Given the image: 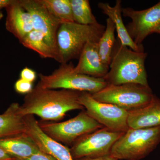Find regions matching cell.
Masks as SVG:
<instances>
[{"label": "cell", "instance_id": "16", "mask_svg": "<svg viewBox=\"0 0 160 160\" xmlns=\"http://www.w3.org/2000/svg\"><path fill=\"white\" fill-rule=\"evenodd\" d=\"M0 147L16 160L27 158L41 151L26 133L0 138Z\"/></svg>", "mask_w": 160, "mask_h": 160}, {"label": "cell", "instance_id": "11", "mask_svg": "<svg viewBox=\"0 0 160 160\" xmlns=\"http://www.w3.org/2000/svg\"><path fill=\"white\" fill-rule=\"evenodd\" d=\"M21 6L31 16L33 30L41 32L59 61L57 35L61 23L48 11L40 0H19Z\"/></svg>", "mask_w": 160, "mask_h": 160}, {"label": "cell", "instance_id": "12", "mask_svg": "<svg viewBox=\"0 0 160 160\" xmlns=\"http://www.w3.org/2000/svg\"><path fill=\"white\" fill-rule=\"evenodd\" d=\"M26 134L37 145L40 151L58 160H74L69 149L48 136L40 128L34 115L24 116Z\"/></svg>", "mask_w": 160, "mask_h": 160}, {"label": "cell", "instance_id": "22", "mask_svg": "<svg viewBox=\"0 0 160 160\" xmlns=\"http://www.w3.org/2000/svg\"><path fill=\"white\" fill-rule=\"evenodd\" d=\"M74 22L82 25L97 24L88 0H70Z\"/></svg>", "mask_w": 160, "mask_h": 160}, {"label": "cell", "instance_id": "18", "mask_svg": "<svg viewBox=\"0 0 160 160\" xmlns=\"http://www.w3.org/2000/svg\"><path fill=\"white\" fill-rule=\"evenodd\" d=\"M20 109L18 103H12L4 113L0 114V138L26 133L24 116L21 114Z\"/></svg>", "mask_w": 160, "mask_h": 160}, {"label": "cell", "instance_id": "24", "mask_svg": "<svg viewBox=\"0 0 160 160\" xmlns=\"http://www.w3.org/2000/svg\"><path fill=\"white\" fill-rule=\"evenodd\" d=\"M37 78L36 72L33 69L25 67L21 72L20 78L25 80L29 82L33 83Z\"/></svg>", "mask_w": 160, "mask_h": 160}, {"label": "cell", "instance_id": "15", "mask_svg": "<svg viewBox=\"0 0 160 160\" xmlns=\"http://www.w3.org/2000/svg\"><path fill=\"white\" fill-rule=\"evenodd\" d=\"M129 128H152L160 126V99L154 95L146 106L128 112Z\"/></svg>", "mask_w": 160, "mask_h": 160}, {"label": "cell", "instance_id": "13", "mask_svg": "<svg viewBox=\"0 0 160 160\" xmlns=\"http://www.w3.org/2000/svg\"><path fill=\"white\" fill-rule=\"evenodd\" d=\"M98 43L89 42L84 47L74 66L78 73L96 78H104L109 71V66L102 62L98 51Z\"/></svg>", "mask_w": 160, "mask_h": 160}, {"label": "cell", "instance_id": "28", "mask_svg": "<svg viewBox=\"0 0 160 160\" xmlns=\"http://www.w3.org/2000/svg\"><path fill=\"white\" fill-rule=\"evenodd\" d=\"M15 0H0V11L3 8L6 9L9 5L14 2Z\"/></svg>", "mask_w": 160, "mask_h": 160}, {"label": "cell", "instance_id": "27", "mask_svg": "<svg viewBox=\"0 0 160 160\" xmlns=\"http://www.w3.org/2000/svg\"><path fill=\"white\" fill-rule=\"evenodd\" d=\"M0 160H16V159L0 147Z\"/></svg>", "mask_w": 160, "mask_h": 160}, {"label": "cell", "instance_id": "25", "mask_svg": "<svg viewBox=\"0 0 160 160\" xmlns=\"http://www.w3.org/2000/svg\"><path fill=\"white\" fill-rule=\"evenodd\" d=\"M21 160H58L53 157L40 151L30 157Z\"/></svg>", "mask_w": 160, "mask_h": 160}, {"label": "cell", "instance_id": "14", "mask_svg": "<svg viewBox=\"0 0 160 160\" xmlns=\"http://www.w3.org/2000/svg\"><path fill=\"white\" fill-rule=\"evenodd\" d=\"M6 28L21 42L30 32L33 30L31 16L21 6L19 0L6 8Z\"/></svg>", "mask_w": 160, "mask_h": 160}, {"label": "cell", "instance_id": "8", "mask_svg": "<svg viewBox=\"0 0 160 160\" xmlns=\"http://www.w3.org/2000/svg\"><path fill=\"white\" fill-rule=\"evenodd\" d=\"M79 102L87 113L103 127L116 132H125L129 129L128 112L125 109L98 102L86 92H80Z\"/></svg>", "mask_w": 160, "mask_h": 160}, {"label": "cell", "instance_id": "7", "mask_svg": "<svg viewBox=\"0 0 160 160\" xmlns=\"http://www.w3.org/2000/svg\"><path fill=\"white\" fill-rule=\"evenodd\" d=\"M38 124L41 129L49 137L69 146H72L83 136L104 127L85 110L67 121L53 122L41 120Z\"/></svg>", "mask_w": 160, "mask_h": 160}, {"label": "cell", "instance_id": "2", "mask_svg": "<svg viewBox=\"0 0 160 160\" xmlns=\"http://www.w3.org/2000/svg\"><path fill=\"white\" fill-rule=\"evenodd\" d=\"M147 56L144 51H135L116 40L109 71L103 78L108 85L133 83L149 86L145 66Z\"/></svg>", "mask_w": 160, "mask_h": 160}, {"label": "cell", "instance_id": "26", "mask_svg": "<svg viewBox=\"0 0 160 160\" xmlns=\"http://www.w3.org/2000/svg\"><path fill=\"white\" fill-rule=\"evenodd\" d=\"M75 160H118V159L112 156L110 153V154L102 156L83 158Z\"/></svg>", "mask_w": 160, "mask_h": 160}, {"label": "cell", "instance_id": "17", "mask_svg": "<svg viewBox=\"0 0 160 160\" xmlns=\"http://www.w3.org/2000/svg\"><path fill=\"white\" fill-rule=\"evenodd\" d=\"M98 7L114 23L118 33V39L120 42L135 51H144L142 46H138L132 39L124 25L122 18V8L121 0L117 1L114 6H110L108 3L99 2L98 4Z\"/></svg>", "mask_w": 160, "mask_h": 160}, {"label": "cell", "instance_id": "5", "mask_svg": "<svg viewBox=\"0 0 160 160\" xmlns=\"http://www.w3.org/2000/svg\"><path fill=\"white\" fill-rule=\"evenodd\" d=\"M37 85L49 89H65L96 93L108 85L103 78H96L78 73L71 62L62 64L49 75L39 74Z\"/></svg>", "mask_w": 160, "mask_h": 160}, {"label": "cell", "instance_id": "10", "mask_svg": "<svg viewBox=\"0 0 160 160\" xmlns=\"http://www.w3.org/2000/svg\"><path fill=\"white\" fill-rule=\"evenodd\" d=\"M122 13L123 16L131 19L126 27L132 39L138 46H142L143 41L155 32L160 26V1L150 8L139 11L122 8Z\"/></svg>", "mask_w": 160, "mask_h": 160}, {"label": "cell", "instance_id": "9", "mask_svg": "<svg viewBox=\"0 0 160 160\" xmlns=\"http://www.w3.org/2000/svg\"><path fill=\"white\" fill-rule=\"evenodd\" d=\"M124 132L103 127L80 138L69 149L74 160L110 154L112 148Z\"/></svg>", "mask_w": 160, "mask_h": 160}, {"label": "cell", "instance_id": "29", "mask_svg": "<svg viewBox=\"0 0 160 160\" xmlns=\"http://www.w3.org/2000/svg\"><path fill=\"white\" fill-rule=\"evenodd\" d=\"M155 32H157V33H160V26L158 27L156 30Z\"/></svg>", "mask_w": 160, "mask_h": 160}, {"label": "cell", "instance_id": "4", "mask_svg": "<svg viewBox=\"0 0 160 160\" xmlns=\"http://www.w3.org/2000/svg\"><path fill=\"white\" fill-rule=\"evenodd\" d=\"M160 143V126L129 128L114 143L110 154L118 160H140L153 151Z\"/></svg>", "mask_w": 160, "mask_h": 160}, {"label": "cell", "instance_id": "1", "mask_svg": "<svg viewBox=\"0 0 160 160\" xmlns=\"http://www.w3.org/2000/svg\"><path fill=\"white\" fill-rule=\"evenodd\" d=\"M80 92L43 88L37 85L24 97L20 112L23 116L36 115L42 121H59L68 112L85 109L79 102Z\"/></svg>", "mask_w": 160, "mask_h": 160}, {"label": "cell", "instance_id": "30", "mask_svg": "<svg viewBox=\"0 0 160 160\" xmlns=\"http://www.w3.org/2000/svg\"><path fill=\"white\" fill-rule=\"evenodd\" d=\"M3 17V13L2 12V11H0V21H1V19Z\"/></svg>", "mask_w": 160, "mask_h": 160}, {"label": "cell", "instance_id": "20", "mask_svg": "<svg viewBox=\"0 0 160 160\" xmlns=\"http://www.w3.org/2000/svg\"><path fill=\"white\" fill-rule=\"evenodd\" d=\"M115 27L113 22L108 18L105 31L98 43L99 54L104 64L109 66L116 39L115 37Z\"/></svg>", "mask_w": 160, "mask_h": 160}, {"label": "cell", "instance_id": "21", "mask_svg": "<svg viewBox=\"0 0 160 160\" xmlns=\"http://www.w3.org/2000/svg\"><path fill=\"white\" fill-rule=\"evenodd\" d=\"M50 14L61 24L74 22L70 0H40Z\"/></svg>", "mask_w": 160, "mask_h": 160}, {"label": "cell", "instance_id": "6", "mask_svg": "<svg viewBox=\"0 0 160 160\" xmlns=\"http://www.w3.org/2000/svg\"><path fill=\"white\" fill-rule=\"evenodd\" d=\"M92 96L98 102L112 104L129 112L148 105L154 95L149 86L129 83L108 85Z\"/></svg>", "mask_w": 160, "mask_h": 160}, {"label": "cell", "instance_id": "19", "mask_svg": "<svg viewBox=\"0 0 160 160\" xmlns=\"http://www.w3.org/2000/svg\"><path fill=\"white\" fill-rule=\"evenodd\" d=\"M24 47L36 52L43 58H52L58 61L54 52L49 46L44 35L37 30L30 32L20 42Z\"/></svg>", "mask_w": 160, "mask_h": 160}, {"label": "cell", "instance_id": "3", "mask_svg": "<svg viewBox=\"0 0 160 160\" xmlns=\"http://www.w3.org/2000/svg\"><path fill=\"white\" fill-rule=\"evenodd\" d=\"M105 29L106 26L99 23L93 25L75 22L61 24L57 35L59 63L65 64L78 59L86 44L98 42Z\"/></svg>", "mask_w": 160, "mask_h": 160}, {"label": "cell", "instance_id": "23", "mask_svg": "<svg viewBox=\"0 0 160 160\" xmlns=\"http://www.w3.org/2000/svg\"><path fill=\"white\" fill-rule=\"evenodd\" d=\"M32 83L20 78L16 81L14 85L16 91L20 94H27L33 89Z\"/></svg>", "mask_w": 160, "mask_h": 160}]
</instances>
